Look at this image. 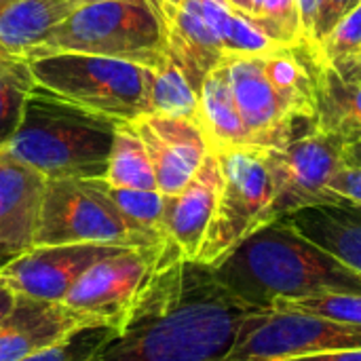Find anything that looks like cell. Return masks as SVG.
Masks as SVG:
<instances>
[{"label": "cell", "instance_id": "6da1fadb", "mask_svg": "<svg viewBox=\"0 0 361 361\" xmlns=\"http://www.w3.org/2000/svg\"><path fill=\"white\" fill-rule=\"evenodd\" d=\"M256 311L212 267L180 258L152 273L127 324L91 361H224Z\"/></svg>", "mask_w": 361, "mask_h": 361}, {"label": "cell", "instance_id": "7a4b0ae2", "mask_svg": "<svg viewBox=\"0 0 361 361\" xmlns=\"http://www.w3.org/2000/svg\"><path fill=\"white\" fill-rule=\"evenodd\" d=\"M212 271L233 296L258 311L330 294H361L357 271L286 220L269 222L245 237Z\"/></svg>", "mask_w": 361, "mask_h": 361}, {"label": "cell", "instance_id": "3957f363", "mask_svg": "<svg viewBox=\"0 0 361 361\" xmlns=\"http://www.w3.org/2000/svg\"><path fill=\"white\" fill-rule=\"evenodd\" d=\"M116 127L118 121L36 85L13 140L2 150L44 180H97L106 178Z\"/></svg>", "mask_w": 361, "mask_h": 361}, {"label": "cell", "instance_id": "277c9868", "mask_svg": "<svg viewBox=\"0 0 361 361\" xmlns=\"http://www.w3.org/2000/svg\"><path fill=\"white\" fill-rule=\"evenodd\" d=\"M51 53H87L157 68L167 57L163 17L144 0L80 4L25 59Z\"/></svg>", "mask_w": 361, "mask_h": 361}, {"label": "cell", "instance_id": "5b68a950", "mask_svg": "<svg viewBox=\"0 0 361 361\" xmlns=\"http://www.w3.org/2000/svg\"><path fill=\"white\" fill-rule=\"evenodd\" d=\"M27 61L38 87L80 108L118 123L150 112L152 70L146 66L87 53H51Z\"/></svg>", "mask_w": 361, "mask_h": 361}, {"label": "cell", "instance_id": "8992f818", "mask_svg": "<svg viewBox=\"0 0 361 361\" xmlns=\"http://www.w3.org/2000/svg\"><path fill=\"white\" fill-rule=\"evenodd\" d=\"M220 163L216 209L197 262L216 267L245 237L271 222L275 184L262 148L235 146L214 152Z\"/></svg>", "mask_w": 361, "mask_h": 361}, {"label": "cell", "instance_id": "52a82bcc", "mask_svg": "<svg viewBox=\"0 0 361 361\" xmlns=\"http://www.w3.org/2000/svg\"><path fill=\"white\" fill-rule=\"evenodd\" d=\"M70 243L140 250L159 267L169 264L131 228L95 180H47L34 245Z\"/></svg>", "mask_w": 361, "mask_h": 361}, {"label": "cell", "instance_id": "ba28073f", "mask_svg": "<svg viewBox=\"0 0 361 361\" xmlns=\"http://www.w3.org/2000/svg\"><path fill=\"white\" fill-rule=\"evenodd\" d=\"M343 148L345 142L338 135L319 131L315 123L279 148H262L275 184L271 222L305 207L341 203L330 192V182L345 167Z\"/></svg>", "mask_w": 361, "mask_h": 361}, {"label": "cell", "instance_id": "9c48e42d", "mask_svg": "<svg viewBox=\"0 0 361 361\" xmlns=\"http://www.w3.org/2000/svg\"><path fill=\"white\" fill-rule=\"evenodd\" d=\"M361 349V326L300 311H256L224 361H281Z\"/></svg>", "mask_w": 361, "mask_h": 361}, {"label": "cell", "instance_id": "30bf717a", "mask_svg": "<svg viewBox=\"0 0 361 361\" xmlns=\"http://www.w3.org/2000/svg\"><path fill=\"white\" fill-rule=\"evenodd\" d=\"M157 269L159 264L144 252L121 247L89 267L61 305L87 326L118 332Z\"/></svg>", "mask_w": 361, "mask_h": 361}, {"label": "cell", "instance_id": "8fae6325", "mask_svg": "<svg viewBox=\"0 0 361 361\" xmlns=\"http://www.w3.org/2000/svg\"><path fill=\"white\" fill-rule=\"evenodd\" d=\"M231 89L247 135V146L279 148L302 127L315 123L313 116L298 114L264 74L262 55L224 57Z\"/></svg>", "mask_w": 361, "mask_h": 361}, {"label": "cell", "instance_id": "7c38bea8", "mask_svg": "<svg viewBox=\"0 0 361 361\" xmlns=\"http://www.w3.org/2000/svg\"><path fill=\"white\" fill-rule=\"evenodd\" d=\"M118 250L97 243L34 245L0 264V281L21 298L61 302L89 267Z\"/></svg>", "mask_w": 361, "mask_h": 361}, {"label": "cell", "instance_id": "4fadbf2b", "mask_svg": "<svg viewBox=\"0 0 361 361\" xmlns=\"http://www.w3.org/2000/svg\"><path fill=\"white\" fill-rule=\"evenodd\" d=\"M131 127L148 152L157 190L165 197L178 195L209 152L205 135L192 118L142 114L131 121Z\"/></svg>", "mask_w": 361, "mask_h": 361}, {"label": "cell", "instance_id": "5bb4252c", "mask_svg": "<svg viewBox=\"0 0 361 361\" xmlns=\"http://www.w3.org/2000/svg\"><path fill=\"white\" fill-rule=\"evenodd\" d=\"M44 178L0 150V264L34 247Z\"/></svg>", "mask_w": 361, "mask_h": 361}, {"label": "cell", "instance_id": "9a60e30c", "mask_svg": "<svg viewBox=\"0 0 361 361\" xmlns=\"http://www.w3.org/2000/svg\"><path fill=\"white\" fill-rule=\"evenodd\" d=\"M220 180V163L214 152H207L192 180L178 195L165 197L163 224L171 243L186 260L197 262L216 209Z\"/></svg>", "mask_w": 361, "mask_h": 361}, {"label": "cell", "instance_id": "2e32d148", "mask_svg": "<svg viewBox=\"0 0 361 361\" xmlns=\"http://www.w3.org/2000/svg\"><path fill=\"white\" fill-rule=\"evenodd\" d=\"M167 53L199 93L203 78L222 59L224 49L212 32L201 0H163L161 8Z\"/></svg>", "mask_w": 361, "mask_h": 361}, {"label": "cell", "instance_id": "e0dca14e", "mask_svg": "<svg viewBox=\"0 0 361 361\" xmlns=\"http://www.w3.org/2000/svg\"><path fill=\"white\" fill-rule=\"evenodd\" d=\"M87 326L61 302H38L17 296L13 311L0 322V361H17L59 343Z\"/></svg>", "mask_w": 361, "mask_h": 361}, {"label": "cell", "instance_id": "ac0fdd59", "mask_svg": "<svg viewBox=\"0 0 361 361\" xmlns=\"http://www.w3.org/2000/svg\"><path fill=\"white\" fill-rule=\"evenodd\" d=\"M281 220L361 275V205L349 201L313 205Z\"/></svg>", "mask_w": 361, "mask_h": 361}, {"label": "cell", "instance_id": "d6986e66", "mask_svg": "<svg viewBox=\"0 0 361 361\" xmlns=\"http://www.w3.org/2000/svg\"><path fill=\"white\" fill-rule=\"evenodd\" d=\"M78 4L74 0H15L0 8V53L25 57Z\"/></svg>", "mask_w": 361, "mask_h": 361}, {"label": "cell", "instance_id": "ffe728a7", "mask_svg": "<svg viewBox=\"0 0 361 361\" xmlns=\"http://www.w3.org/2000/svg\"><path fill=\"white\" fill-rule=\"evenodd\" d=\"M209 152L224 148L247 146V135L239 116V108L231 89L224 59L207 72L199 89V118H197Z\"/></svg>", "mask_w": 361, "mask_h": 361}, {"label": "cell", "instance_id": "44dd1931", "mask_svg": "<svg viewBox=\"0 0 361 361\" xmlns=\"http://www.w3.org/2000/svg\"><path fill=\"white\" fill-rule=\"evenodd\" d=\"M315 127L343 142L361 135V80L343 78L324 59L315 76Z\"/></svg>", "mask_w": 361, "mask_h": 361}, {"label": "cell", "instance_id": "7402d4cb", "mask_svg": "<svg viewBox=\"0 0 361 361\" xmlns=\"http://www.w3.org/2000/svg\"><path fill=\"white\" fill-rule=\"evenodd\" d=\"M104 180L118 188L157 190V180L148 152L131 123H118L116 127Z\"/></svg>", "mask_w": 361, "mask_h": 361}, {"label": "cell", "instance_id": "603a6c76", "mask_svg": "<svg viewBox=\"0 0 361 361\" xmlns=\"http://www.w3.org/2000/svg\"><path fill=\"white\" fill-rule=\"evenodd\" d=\"M150 89H148V114H163V116H184V118H199V93L188 82L186 74L180 66L167 57L157 66L150 68Z\"/></svg>", "mask_w": 361, "mask_h": 361}, {"label": "cell", "instance_id": "cb8c5ba5", "mask_svg": "<svg viewBox=\"0 0 361 361\" xmlns=\"http://www.w3.org/2000/svg\"><path fill=\"white\" fill-rule=\"evenodd\" d=\"M34 87L30 61L19 55L0 53V150L13 140Z\"/></svg>", "mask_w": 361, "mask_h": 361}, {"label": "cell", "instance_id": "d4e9b609", "mask_svg": "<svg viewBox=\"0 0 361 361\" xmlns=\"http://www.w3.org/2000/svg\"><path fill=\"white\" fill-rule=\"evenodd\" d=\"M250 15L277 44H296L302 40L296 0H252Z\"/></svg>", "mask_w": 361, "mask_h": 361}, {"label": "cell", "instance_id": "484cf974", "mask_svg": "<svg viewBox=\"0 0 361 361\" xmlns=\"http://www.w3.org/2000/svg\"><path fill=\"white\" fill-rule=\"evenodd\" d=\"M114 334L110 328H82L68 336H63L59 343L40 349L36 353H30L17 361H91L95 351Z\"/></svg>", "mask_w": 361, "mask_h": 361}, {"label": "cell", "instance_id": "4316f807", "mask_svg": "<svg viewBox=\"0 0 361 361\" xmlns=\"http://www.w3.org/2000/svg\"><path fill=\"white\" fill-rule=\"evenodd\" d=\"M273 309L300 311V313L322 315V317L361 326V294H330V296H319V298L292 300V302H281Z\"/></svg>", "mask_w": 361, "mask_h": 361}, {"label": "cell", "instance_id": "83f0119b", "mask_svg": "<svg viewBox=\"0 0 361 361\" xmlns=\"http://www.w3.org/2000/svg\"><path fill=\"white\" fill-rule=\"evenodd\" d=\"M361 49V2L341 19V23L319 44V57L328 63L347 57Z\"/></svg>", "mask_w": 361, "mask_h": 361}, {"label": "cell", "instance_id": "f1b7e54d", "mask_svg": "<svg viewBox=\"0 0 361 361\" xmlns=\"http://www.w3.org/2000/svg\"><path fill=\"white\" fill-rule=\"evenodd\" d=\"M360 2L361 0H319V15H317V25H315V32H313V47L319 49V44L326 40V36Z\"/></svg>", "mask_w": 361, "mask_h": 361}, {"label": "cell", "instance_id": "f546056e", "mask_svg": "<svg viewBox=\"0 0 361 361\" xmlns=\"http://www.w3.org/2000/svg\"><path fill=\"white\" fill-rule=\"evenodd\" d=\"M330 192H334L341 201L361 205V169L343 167L330 182Z\"/></svg>", "mask_w": 361, "mask_h": 361}, {"label": "cell", "instance_id": "4dcf8cb0", "mask_svg": "<svg viewBox=\"0 0 361 361\" xmlns=\"http://www.w3.org/2000/svg\"><path fill=\"white\" fill-rule=\"evenodd\" d=\"M296 2H298V17H300L302 40L313 44V32H315L317 15H319V0H296Z\"/></svg>", "mask_w": 361, "mask_h": 361}, {"label": "cell", "instance_id": "1f68e13d", "mask_svg": "<svg viewBox=\"0 0 361 361\" xmlns=\"http://www.w3.org/2000/svg\"><path fill=\"white\" fill-rule=\"evenodd\" d=\"M332 66H334V70L343 78H347V80H361V49L355 51V53H351V55H347V57H341V59L332 61Z\"/></svg>", "mask_w": 361, "mask_h": 361}, {"label": "cell", "instance_id": "d6a6232c", "mask_svg": "<svg viewBox=\"0 0 361 361\" xmlns=\"http://www.w3.org/2000/svg\"><path fill=\"white\" fill-rule=\"evenodd\" d=\"M281 361H361V349H347V351H334V353H317V355H302L292 360Z\"/></svg>", "mask_w": 361, "mask_h": 361}, {"label": "cell", "instance_id": "836d02e7", "mask_svg": "<svg viewBox=\"0 0 361 361\" xmlns=\"http://www.w3.org/2000/svg\"><path fill=\"white\" fill-rule=\"evenodd\" d=\"M343 157H345V165L347 167L361 169V135H353V137L345 140Z\"/></svg>", "mask_w": 361, "mask_h": 361}, {"label": "cell", "instance_id": "e575fe53", "mask_svg": "<svg viewBox=\"0 0 361 361\" xmlns=\"http://www.w3.org/2000/svg\"><path fill=\"white\" fill-rule=\"evenodd\" d=\"M15 305H17V294L4 281H0V322L13 311Z\"/></svg>", "mask_w": 361, "mask_h": 361}, {"label": "cell", "instance_id": "d590c367", "mask_svg": "<svg viewBox=\"0 0 361 361\" xmlns=\"http://www.w3.org/2000/svg\"><path fill=\"white\" fill-rule=\"evenodd\" d=\"M78 6L80 4H91V2H108V0H74ZM144 2H148V4H152L159 13H161V8H163V0H144Z\"/></svg>", "mask_w": 361, "mask_h": 361}, {"label": "cell", "instance_id": "8d00e7d4", "mask_svg": "<svg viewBox=\"0 0 361 361\" xmlns=\"http://www.w3.org/2000/svg\"><path fill=\"white\" fill-rule=\"evenodd\" d=\"M231 6L239 8V11H245V13H252V0H228Z\"/></svg>", "mask_w": 361, "mask_h": 361}, {"label": "cell", "instance_id": "74e56055", "mask_svg": "<svg viewBox=\"0 0 361 361\" xmlns=\"http://www.w3.org/2000/svg\"><path fill=\"white\" fill-rule=\"evenodd\" d=\"M11 2H15V0H0V8L6 6V4H11Z\"/></svg>", "mask_w": 361, "mask_h": 361}]
</instances>
